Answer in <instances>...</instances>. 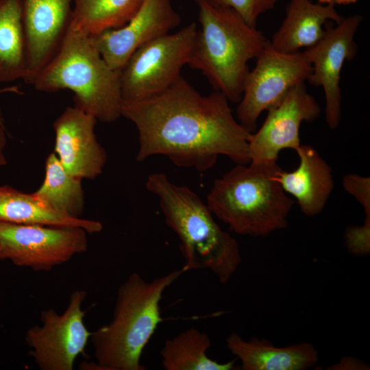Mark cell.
Here are the masks:
<instances>
[{"label": "cell", "mask_w": 370, "mask_h": 370, "mask_svg": "<svg viewBox=\"0 0 370 370\" xmlns=\"http://www.w3.org/2000/svg\"><path fill=\"white\" fill-rule=\"evenodd\" d=\"M197 25L156 38L138 48L119 71L123 105L153 97L169 88L188 64Z\"/></svg>", "instance_id": "52a82bcc"}, {"label": "cell", "mask_w": 370, "mask_h": 370, "mask_svg": "<svg viewBox=\"0 0 370 370\" xmlns=\"http://www.w3.org/2000/svg\"><path fill=\"white\" fill-rule=\"evenodd\" d=\"M317 3L321 4H334V0H317Z\"/></svg>", "instance_id": "f546056e"}, {"label": "cell", "mask_w": 370, "mask_h": 370, "mask_svg": "<svg viewBox=\"0 0 370 370\" xmlns=\"http://www.w3.org/2000/svg\"><path fill=\"white\" fill-rule=\"evenodd\" d=\"M296 152L297 168L291 172L280 168L275 180L296 199L302 213L313 217L323 210L334 188L332 168L310 145H301Z\"/></svg>", "instance_id": "2e32d148"}, {"label": "cell", "mask_w": 370, "mask_h": 370, "mask_svg": "<svg viewBox=\"0 0 370 370\" xmlns=\"http://www.w3.org/2000/svg\"><path fill=\"white\" fill-rule=\"evenodd\" d=\"M195 2L200 28L188 65L201 71L229 101L238 103L248 63L257 58L269 41L234 10L208 0Z\"/></svg>", "instance_id": "277c9868"}, {"label": "cell", "mask_w": 370, "mask_h": 370, "mask_svg": "<svg viewBox=\"0 0 370 370\" xmlns=\"http://www.w3.org/2000/svg\"><path fill=\"white\" fill-rule=\"evenodd\" d=\"M0 222L81 227L88 234L102 230L101 222L75 218L56 209L35 192L25 193L0 186Z\"/></svg>", "instance_id": "d6986e66"}, {"label": "cell", "mask_w": 370, "mask_h": 370, "mask_svg": "<svg viewBox=\"0 0 370 370\" xmlns=\"http://www.w3.org/2000/svg\"><path fill=\"white\" fill-rule=\"evenodd\" d=\"M321 108L307 90L305 82L293 87L274 106L249 141L250 162L275 163L285 149L296 151L301 145L299 130L304 121H315Z\"/></svg>", "instance_id": "7c38bea8"}, {"label": "cell", "mask_w": 370, "mask_h": 370, "mask_svg": "<svg viewBox=\"0 0 370 370\" xmlns=\"http://www.w3.org/2000/svg\"><path fill=\"white\" fill-rule=\"evenodd\" d=\"M6 144V138L3 122L0 121V166L7 164L4 155V149Z\"/></svg>", "instance_id": "4316f807"}, {"label": "cell", "mask_w": 370, "mask_h": 370, "mask_svg": "<svg viewBox=\"0 0 370 370\" xmlns=\"http://www.w3.org/2000/svg\"><path fill=\"white\" fill-rule=\"evenodd\" d=\"M211 346L208 335L195 328H188L167 339L160 350L166 370H233L236 360L219 362L207 351Z\"/></svg>", "instance_id": "44dd1931"}, {"label": "cell", "mask_w": 370, "mask_h": 370, "mask_svg": "<svg viewBox=\"0 0 370 370\" xmlns=\"http://www.w3.org/2000/svg\"><path fill=\"white\" fill-rule=\"evenodd\" d=\"M310 72L303 51H279L269 41L245 79L237 121L249 132L254 131L262 112L277 104L293 87L305 82Z\"/></svg>", "instance_id": "9c48e42d"}, {"label": "cell", "mask_w": 370, "mask_h": 370, "mask_svg": "<svg viewBox=\"0 0 370 370\" xmlns=\"http://www.w3.org/2000/svg\"><path fill=\"white\" fill-rule=\"evenodd\" d=\"M335 4H321L311 0H290L284 20L273 34L270 45L284 52L300 51L317 43L323 36L328 21L338 23L343 18Z\"/></svg>", "instance_id": "ac0fdd59"}, {"label": "cell", "mask_w": 370, "mask_h": 370, "mask_svg": "<svg viewBox=\"0 0 370 370\" xmlns=\"http://www.w3.org/2000/svg\"><path fill=\"white\" fill-rule=\"evenodd\" d=\"M275 163L236 165L215 180L206 204L234 233L264 237L288 225L293 200L275 180Z\"/></svg>", "instance_id": "5b68a950"}, {"label": "cell", "mask_w": 370, "mask_h": 370, "mask_svg": "<svg viewBox=\"0 0 370 370\" xmlns=\"http://www.w3.org/2000/svg\"><path fill=\"white\" fill-rule=\"evenodd\" d=\"M145 185L158 198L166 224L180 240L184 271L208 269L221 283L227 282L242 261L239 246L217 224L207 204L164 173L149 175Z\"/></svg>", "instance_id": "7a4b0ae2"}, {"label": "cell", "mask_w": 370, "mask_h": 370, "mask_svg": "<svg viewBox=\"0 0 370 370\" xmlns=\"http://www.w3.org/2000/svg\"><path fill=\"white\" fill-rule=\"evenodd\" d=\"M73 0H21L28 73L35 76L55 56L69 29Z\"/></svg>", "instance_id": "9a60e30c"}, {"label": "cell", "mask_w": 370, "mask_h": 370, "mask_svg": "<svg viewBox=\"0 0 370 370\" xmlns=\"http://www.w3.org/2000/svg\"><path fill=\"white\" fill-rule=\"evenodd\" d=\"M180 21L171 0H144L125 25L91 36L106 62L119 71L138 48L169 33Z\"/></svg>", "instance_id": "4fadbf2b"}, {"label": "cell", "mask_w": 370, "mask_h": 370, "mask_svg": "<svg viewBox=\"0 0 370 370\" xmlns=\"http://www.w3.org/2000/svg\"><path fill=\"white\" fill-rule=\"evenodd\" d=\"M35 193L56 209L80 218L84 209V193L82 180L70 174L55 153L46 159L45 177Z\"/></svg>", "instance_id": "603a6c76"}, {"label": "cell", "mask_w": 370, "mask_h": 370, "mask_svg": "<svg viewBox=\"0 0 370 370\" xmlns=\"http://www.w3.org/2000/svg\"><path fill=\"white\" fill-rule=\"evenodd\" d=\"M144 0H73L71 25L94 36L125 25Z\"/></svg>", "instance_id": "7402d4cb"}, {"label": "cell", "mask_w": 370, "mask_h": 370, "mask_svg": "<svg viewBox=\"0 0 370 370\" xmlns=\"http://www.w3.org/2000/svg\"><path fill=\"white\" fill-rule=\"evenodd\" d=\"M215 5L230 8L249 25L256 27L260 15L273 10L278 0H208Z\"/></svg>", "instance_id": "cb8c5ba5"}, {"label": "cell", "mask_w": 370, "mask_h": 370, "mask_svg": "<svg viewBox=\"0 0 370 370\" xmlns=\"http://www.w3.org/2000/svg\"><path fill=\"white\" fill-rule=\"evenodd\" d=\"M184 273L181 268L147 282L130 274L118 291L111 321L90 340L99 370H144L143 352L162 321L160 301L165 290Z\"/></svg>", "instance_id": "3957f363"}, {"label": "cell", "mask_w": 370, "mask_h": 370, "mask_svg": "<svg viewBox=\"0 0 370 370\" xmlns=\"http://www.w3.org/2000/svg\"><path fill=\"white\" fill-rule=\"evenodd\" d=\"M21 0H0V83L27 76Z\"/></svg>", "instance_id": "ffe728a7"}, {"label": "cell", "mask_w": 370, "mask_h": 370, "mask_svg": "<svg viewBox=\"0 0 370 370\" xmlns=\"http://www.w3.org/2000/svg\"><path fill=\"white\" fill-rule=\"evenodd\" d=\"M369 369L367 365L352 357L343 358L330 369Z\"/></svg>", "instance_id": "484cf974"}, {"label": "cell", "mask_w": 370, "mask_h": 370, "mask_svg": "<svg viewBox=\"0 0 370 370\" xmlns=\"http://www.w3.org/2000/svg\"><path fill=\"white\" fill-rule=\"evenodd\" d=\"M362 21L359 14L343 18L334 27L325 26L322 38L303 51L311 65L309 83L323 90L328 126L336 129L341 119V75L344 64L357 53L355 34Z\"/></svg>", "instance_id": "8fae6325"}, {"label": "cell", "mask_w": 370, "mask_h": 370, "mask_svg": "<svg viewBox=\"0 0 370 370\" xmlns=\"http://www.w3.org/2000/svg\"><path fill=\"white\" fill-rule=\"evenodd\" d=\"M4 92L20 93V90H18V88L17 86L5 87L4 88L0 89V95ZM0 121L3 122L1 107H0Z\"/></svg>", "instance_id": "83f0119b"}, {"label": "cell", "mask_w": 370, "mask_h": 370, "mask_svg": "<svg viewBox=\"0 0 370 370\" xmlns=\"http://www.w3.org/2000/svg\"><path fill=\"white\" fill-rule=\"evenodd\" d=\"M29 84L41 92L71 90L74 106L97 120L111 123L121 116L119 71L106 62L91 36L72 25L57 53Z\"/></svg>", "instance_id": "8992f818"}, {"label": "cell", "mask_w": 370, "mask_h": 370, "mask_svg": "<svg viewBox=\"0 0 370 370\" xmlns=\"http://www.w3.org/2000/svg\"><path fill=\"white\" fill-rule=\"evenodd\" d=\"M86 297L84 290L74 291L64 312L45 310L40 312L41 325L27 331L29 356L40 369L72 370L77 358L84 354L92 333L84 321Z\"/></svg>", "instance_id": "30bf717a"}, {"label": "cell", "mask_w": 370, "mask_h": 370, "mask_svg": "<svg viewBox=\"0 0 370 370\" xmlns=\"http://www.w3.org/2000/svg\"><path fill=\"white\" fill-rule=\"evenodd\" d=\"M226 345L243 370H305L319 361L318 351L308 342L278 347L267 339H244L233 332Z\"/></svg>", "instance_id": "e0dca14e"}, {"label": "cell", "mask_w": 370, "mask_h": 370, "mask_svg": "<svg viewBox=\"0 0 370 370\" xmlns=\"http://www.w3.org/2000/svg\"><path fill=\"white\" fill-rule=\"evenodd\" d=\"M95 117L73 106L53 122L54 152L65 169L80 180H94L103 171L107 153L95 134Z\"/></svg>", "instance_id": "5bb4252c"}, {"label": "cell", "mask_w": 370, "mask_h": 370, "mask_svg": "<svg viewBox=\"0 0 370 370\" xmlns=\"http://www.w3.org/2000/svg\"><path fill=\"white\" fill-rule=\"evenodd\" d=\"M358 0H334V4L338 5H349L355 3Z\"/></svg>", "instance_id": "f1b7e54d"}, {"label": "cell", "mask_w": 370, "mask_h": 370, "mask_svg": "<svg viewBox=\"0 0 370 370\" xmlns=\"http://www.w3.org/2000/svg\"><path fill=\"white\" fill-rule=\"evenodd\" d=\"M87 234L81 227L0 222V261L47 271L86 251Z\"/></svg>", "instance_id": "ba28073f"}, {"label": "cell", "mask_w": 370, "mask_h": 370, "mask_svg": "<svg viewBox=\"0 0 370 370\" xmlns=\"http://www.w3.org/2000/svg\"><path fill=\"white\" fill-rule=\"evenodd\" d=\"M343 186L360 204L365 217H370V178L358 174H347L343 178Z\"/></svg>", "instance_id": "d4e9b609"}, {"label": "cell", "mask_w": 370, "mask_h": 370, "mask_svg": "<svg viewBox=\"0 0 370 370\" xmlns=\"http://www.w3.org/2000/svg\"><path fill=\"white\" fill-rule=\"evenodd\" d=\"M228 99L215 90L201 95L182 76L162 93L122 106L138 133L136 160L162 155L175 165L202 172L219 156L250 162L251 132L234 118Z\"/></svg>", "instance_id": "6da1fadb"}]
</instances>
